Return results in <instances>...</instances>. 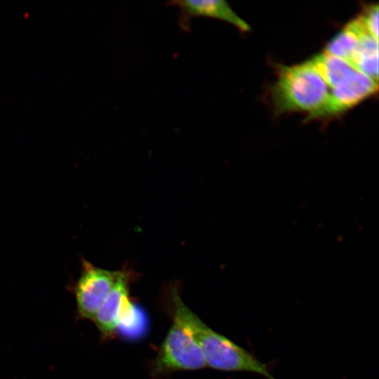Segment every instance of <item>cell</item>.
Masks as SVG:
<instances>
[{
	"instance_id": "1",
	"label": "cell",
	"mask_w": 379,
	"mask_h": 379,
	"mask_svg": "<svg viewBox=\"0 0 379 379\" xmlns=\"http://www.w3.org/2000/svg\"><path fill=\"white\" fill-rule=\"evenodd\" d=\"M171 298L174 318L180 321L196 339L207 366L223 371L253 373L267 379H276L266 364L205 324L183 302L175 288L171 291Z\"/></svg>"
},
{
	"instance_id": "2",
	"label": "cell",
	"mask_w": 379,
	"mask_h": 379,
	"mask_svg": "<svg viewBox=\"0 0 379 379\" xmlns=\"http://www.w3.org/2000/svg\"><path fill=\"white\" fill-rule=\"evenodd\" d=\"M329 92L327 85L307 62L278 67L271 89L274 112H309L319 109Z\"/></svg>"
},
{
	"instance_id": "3",
	"label": "cell",
	"mask_w": 379,
	"mask_h": 379,
	"mask_svg": "<svg viewBox=\"0 0 379 379\" xmlns=\"http://www.w3.org/2000/svg\"><path fill=\"white\" fill-rule=\"evenodd\" d=\"M206 366L199 343L190 331L174 318L155 358L154 373L194 371Z\"/></svg>"
},
{
	"instance_id": "4",
	"label": "cell",
	"mask_w": 379,
	"mask_h": 379,
	"mask_svg": "<svg viewBox=\"0 0 379 379\" xmlns=\"http://www.w3.org/2000/svg\"><path fill=\"white\" fill-rule=\"evenodd\" d=\"M378 91V82L354 70L333 88L321 106L310 113L305 121L338 117Z\"/></svg>"
},
{
	"instance_id": "5",
	"label": "cell",
	"mask_w": 379,
	"mask_h": 379,
	"mask_svg": "<svg viewBox=\"0 0 379 379\" xmlns=\"http://www.w3.org/2000/svg\"><path fill=\"white\" fill-rule=\"evenodd\" d=\"M117 274L118 270L98 267L83 260L81 273L74 286L77 314L81 319L93 321Z\"/></svg>"
},
{
	"instance_id": "6",
	"label": "cell",
	"mask_w": 379,
	"mask_h": 379,
	"mask_svg": "<svg viewBox=\"0 0 379 379\" xmlns=\"http://www.w3.org/2000/svg\"><path fill=\"white\" fill-rule=\"evenodd\" d=\"M134 276L127 268L118 270L112 289L95 316L93 321L104 339L113 336L130 317L133 309L129 298L130 283Z\"/></svg>"
},
{
	"instance_id": "7",
	"label": "cell",
	"mask_w": 379,
	"mask_h": 379,
	"mask_svg": "<svg viewBox=\"0 0 379 379\" xmlns=\"http://www.w3.org/2000/svg\"><path fill=\"white\" fill-rule=\"evenodd\" d=\"M169 4L179 9V24L187 31L190 28L191 19L197 17L223 20L235 26L241 32L250 30L249 25L223 0L174 1H171Z\"/></svg>"
},
{
	"instance_id": "8",
	"label": "cell",
	"mask_w": 379,
	"mask_h": 379,
	"mask_svg": "<svg viewBox=\"0 0 379 379\" xmlns=\"http://www.w3.org/2000/svg\"><path fill=\"white\" fill-rule=\"evenodd\" d=\"M307 62L331 88L335 87L356 70L347 61L326 51L312 57Z\"/></svg>"
},
{
	"instance_id": "9",
	"label": "cell",
	"mask_w": 379,
	"mask_h": 379,
	"mask_svg": "<svg viewBox=\"0 0 379 379\" xmlns=\"http://www.w3.org/2000/svg\"><path fill=\"white\" fill-rule=\"evenodd\" d=\"M366 34L369 32L357 18L329 41L325 51L350 63L359 40Z\"/></svg>"
},
{
	"instance_id": "10",
	"label": "cell",
	"mask_w": 379,
	"mask_h": 379,
	"mask_svg": "<svg viewBox=\"0 0 379 379\" xmlns=\"http://www.w3.org/2000/svg\"><path fill=\"white\" fill-rule=\"evenodd\" d=\"M350 64L373 80H378V40L370 34L364 35L352 54Z\"/></svg>"
},
{
	"instance_id": "11",
	"label": "cell",
	"mask_w": 379,
	"mask_h": 379,
	"mask_svg": "<svg viewBox=\"0 0 379 379\" xmlns=\"http://www.w3.org/2000/svg\"><path fill=\"white\" fill-rule=\"evenodd\" d=\"M358 18L369 34L378 40V5L373 4L366 7Z\"/></svg>"
}]
</instances>
